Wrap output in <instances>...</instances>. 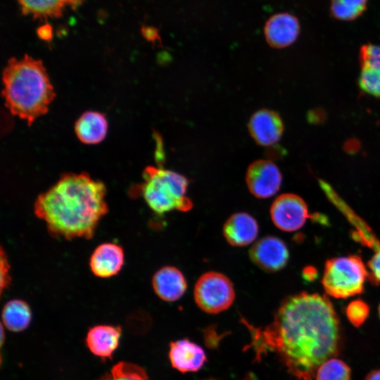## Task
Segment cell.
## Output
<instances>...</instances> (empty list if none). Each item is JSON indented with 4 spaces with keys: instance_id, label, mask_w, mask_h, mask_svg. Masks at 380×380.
<instances>
[{
    "instance_id": "cell-1",
    "label": "cell",
    "mask_w": 380,
    "mask_h": 380,
    "mask_svg": "<svg viewBox=\"0 0 380 380\" xmlns=\"http://www.w3.org/2000/svg\"><path fill=\"white\" fill-rule=\"evenodd\" d=\"M241 322L250 334L246 348L258 360L274 354L296 380H315L318 367L341 353L343 334L338 316L329 299L302 292L282 300L272 321L255 327Z\"/></svg>"
},
{
    "instance_id": "cell-2",
    "label": "cell",
    "mask_w": 380,
    "mask_h": 380,
    "mask_svg": "<svg viewBox=\"0 0 380 380\" xmlns=\"http://www.w3.org/2000/svg\"><path fill=\"white\" fill-rule=\"evenodd\" d=\"M106 195L104 184L87 173H65L37 196L34 210L52 236L88 239L108 213Z\"/></svg>"
},
{
    "instance_id": "cell-3",
    "label": "cell",
    "mask_w": 380,
    "mask_h": 380,
    "mask_svg": "<svg viewBox=\"0 0 380 380\" xmlns=\"http://www.w3.org/2000/svg\"><path fill=\"white\" fill-rule=\"evenodd\" d=\"M5 106L29 125L44 115L56 96L42 61L25 55L11 58L2 75Z\"/></svg>"
},
{
    "instance_id": "cell-4",
    "label": "cell",
    "mask_w": 380,
    "mask_h": 380,
    "mask_svg": "<svg viewBox=\"0 0 380 380\" xmlns=\"http://www.w3.org/2000/svg\"><path fill=\"white\" fill-rule=\"evenodd\" d=\"M142 196L148 207L163 215L177 210L189 211L191 201L186 196L188 180L183 175L163 168L148 166L144 173Z\"/></svg>"
},
{
    "instance_id": "cell-5",
    "label": "cell",
    "mask_w": 380,
    "mask_h": 380,
    "mask_svg": "<svg viewBox=\"0 0 380 380\" xmlns=\"http://www.w3.org/2000/svg\"><path fill=\"white\" fill-rule=\"evenodd\" d=\"M368 270L357 255L336 257L326 262L322 286L326 293L336 298H346L361 293Z\"/></svg>"
},
{
    "instance_id": "cell-6",
    "label": "cell",
    "mask_w": 380,
    "mask_h": 380,
    "mask_svg": "<svg viewBox=\"0 0 380 380\" xmlns=\"http://www.w3.org/2000/svg\"><path fill=\"white\" fill-rule=\"evenodd\" d=\"M198 308L209 314L227 310L234 303L235 292L233 284L224 274L208 272L197 280L194 291Z\"/></svg>"
},
{
    "instance_id": "cell-7",
    "label": "cell",
    "mask_w": 380,
    "mask_h": 380,
    "mask_svg": "<svg viewBox=\"0 0 380 380\" xmlns=\"http://www.w3.org/2000/svg\"><path fill=\"white\" fill-rule=\"evenodd\" d=\"M270 217L278 229L294 232L300 229L310 216L302 198L293 194H284L273 201Z\"/></svg>"
},
{
    "instance_id": "cell-8",
    "label": "cell",
    "mask_w": 380,
    "mask_h": 380,
    "mask_svg": "<svg viewBox=\"0 0 380 380\" xmlns=\"http://www.w3.org/2000/svg\"><path fill=\"white\" fill-rule=\"evenodd\" d=\"M246 181L248 190L258 198H267L279 190L282 176L270 160H258L248 167Z\"/></svg>"
},
{
    "instance_id": "cell-9",
    "label": "cell",
    "mask_w": 380,
    "mask_h": 380,
    "mask_svg": "<svg viewBox=\"0 0 380 380\" xmlns=\"http://www.w3.org/2000/svg\"><path fill=\"white\" fill-rule=\"evenodd\" d=\"M249 256L262 270L274 272L285 267L289 253L282 240L276 236H267L259 239L251 246Z\"/></svg>"
},
{
    "instance_id": "cell-10",
    "label": "cell",
    "mask_w": 380,
    "mask_h": 380,
    "mask_svg": "<svg viewBox=\"0 0 380 380\" xmlns=\"http://www.w3.org/2000/svg\"><path fill=\"white\" fill-rule=\"evenodd\" d=\"M300 31L298 19L289 13H278L271 15L264 26L265 38L267 44L276 49L291 45Z\"/></svg>"
},
{
    "instance_id": "cell-11",
    "label": "cell",
    "mask_w": 380,
    "mask_h": 380,
    "mask_svg": "<svg viewBox=\"0 0 380 380\" xmlns=\"http://www.w3.org/2000/svg\"><path fill=\"white\" fill-rule=\"evenodd\" d=\"M168 355L172 366L183 373L197 372L206 362L203 348L187 338L172 341Z\"/></svg>"
},
{
    "instance_id": "cell-12",
    "label": "cell",
    "mask_w": 380,
    "mask_h": 380,
    "mask_svg": "<svg viewBox=\"0 0 380 380\" xmlns=\"http://www.w3.org/2000/svg\"><path fill=\"white\" fill-rule=\"evenodd\" d=\"M248 130L256 143L267 146L279 140L283 133L284 125L277 113L263 109L252 115L248 123Z\"/></svg>"
},
{
    "instance_id": "cell-13",
    "label": "cell",
    "mask_w": 380,
    "mask_h": 380,
    "mask_svg": "<svg viewBox=\"0 0 380 380\" xmlns=\"http://www.w3.org/2000/svg\"><path fill=\"white\" fill-rule=\"evenodd\" d=\"M360 63V89L369 95L380 97V46L372 44L362 46Z\"/></svg>"
},
{
    "instance_id": "cell-14",
    "label": "cell",
    "mask_w": 380,
    "mask_h": 380,
    "mask_svg": "<svg viewBox=\"0 0 380 380\" xmlns=\"http://www.w3.org/2000/svg\"><path fill=\"white\" fill-rule=\"evenodd\" d=\"M125 255L121 246L114 243H103L92 253L89 266L92 273L100 278L117 274L124 265Z\"/></svg>"
},
{
    "instance_id": "cell-15",
    "label": "cell",
    "mask_w": 380,
    "mask_h": 380,
    "mask_svg": "<svg viewBox=\"0 0 380 380\" xmlns=\"http://www.w3.org/2000/svg\"><path fill=\"white\" fill-rule=\"evenodd\" d=\"M259 227L255 219L248 213L239 212L231 215L223 226V235L233 246L243 247L257 238Z\"/></svg>"
},
{
    "instance_id": "cell-16",
    "label": "cell",
    "mask_w": 380,
    "mask_h": 380,
    "mask_svg": "<svg viewBox=\"0 0 380 380\" xmlns=\"http://www.w3.org/2000/svg\"><path fill=\"white\" fill-rule=\"evenodd\" d=\"M153 289L163 300L174 302L179 300L186 292V280L182 272L172 266L159 269L152 279Z\"/></svg>"
},
{
    "instance_id": "cell-17",
    "label": "cell",
    "mask_w": 380,
    "mask_h": 380,
    "mask_svg": "<svg viewBox=\"0 0 380 380\" xmlns=\"http://www.w3.org/2000/svg\"><path fill=\"white\" fill-rule=\"evenodd\" d=\"M122 329L119 326L96 325L89 329L86 344L95 355L103 359H111L118 348Z\"/></svg>"
},
{
    "instance_id": "cell-18",
    "label": "cell",
    "mask_w": 380,
    "mask_h": 380,
    "mask_svg": "<svg viewBox=\"0 0 380 380\" xmlns=\"http://www.w3.org/2000/svg\"><path fill=\"white\" fill-rule=\"evenodd\" d=\"M108 130L105 115L95 111L84 113L75 125V134L80 141L87 144H96L104 139Z\"/></svg>"
},
{
    "instance_id": "cell-19",
    "label": "cell",
    "mask_w": 380,
    "mask_h": 380,
    "mask_svg": "<svg viewBox=\"0 0 380 380\" xmlns=\"http://www.w3.org/2000/svg\"><path fill=\"white\" fill-rule=\"evenodd\" d=\"M320 185L326 194L329 196V198L333 200L335 204L337 205V206L338 205L341 210L345 214H346V216L348 217L350 222H352L357 229V231L354 233L355 238L360 239V241L373 248L375 251L379 250L380 242L375 237L371 229L367 225V224L356 216L355 213H353L352 210H350L349 208L347 207L346 205L343 204V202L341 201V199L338 198V196L328 184L324 182L323 181H320Z\"/></svg>"
},
{
    "instance_id": "cell-20",
    "label": "cell",
    "mask_w": 380,
    "mask_h": 380,
    "mask_svg": "<svg viewBox=\"0 0 380 380\" xmlns=\"http://www.w3.org/2000/svg\"><path fill=\"white\" fill-rule=\"evenodd\" d=\"M23 15L34 20L61 18L67 7L62 0H16Z\"/></svg>"
},
{
    "instance_id": "cell-21",
    "label": "cell",
    "mask_w": 380,
    "mask_h": 380,
    "mask_svg": "<svg viewBox=\"0 0 380 380\" xmlns=\"http://www.w3.org/2000/svg\"><path fill=\"white\" fill-rule=\"evenodd\" d=\"M1 317L3 324L8 330L20 332L28 327L31 322L32 313L26 302L14 299L5 304Z\"/></svg>"
},
{
    "instance_id": "cell-22",
    "label": "cell",
    "mask_w": 380,
    "mask_h": 380,
    "mask_svg": "<svg viewBox=\"0 0 380 380\" xmlns=\"http://www.w3.org/2000/svg\"><path fill=\"white\" fill-rule=\"evenodd\" d=\"M367 3L368 0H331L330 13L339 20H354L365 13Z\"/></svg>"
},
{
    "instance_id": "cell-23",
    "label": "cell",
    "mask_w": 380,
    "mask_h": 380,
    "mask_svg": "<svg viewBox=\"0 0 380 380\" xmlns=\"http://www.w3.org/2000/svg\"><path fill=\"white\" fill-rule=\"evenodd\" d=\"M351 369L343 360L331 357L317 369L315 380H350Z\"/></svg>"
},
{
    "instance_id": "cell-24",
    "label": "cell",
    "mask_w": 380,
    "mask_h": 380,
    "mask_svg": "<svg viewBox=\"0 0 380 380\" xmlns=\"http://www.w3.org/2000/svg\"><path fill=\"white\" fill-rule=\"evenodd\" d=\"M99 380H148L146 372L141 367L122 362L113 366L111 371Z\"/></svg>"
},
{
    "instance_id": "cell-25",
    "label": "cell",
    "mask_w": 380,
    "mask_h": 380,
    "mask_svg": "<svg viewBox=\"0 0 380 380\" xmlns=\"http://www.w3.org/2000/svg\"><path fill=\"white\" fill-rule=\"evenodd\" d=\"M369 314V306L361 299H356L351 301L346 308V315L355 327H361Z\"/></svg>"
},
{
    "instance_id": "cell-26",
    "label": "cell",
    "mask_w": 380,
    "mask_h": 380,
    "mask_svg": "<svg viewBox=\"0 0 380 380\" xmlns=\"http://www.w3.org/2000/svg\"><path fill=\"white\" fill-rule=\"evenodd\" d=\"M368 278L373 284H380V249L368 262Z\"/></svg>"
},
{
    "instance_id": "cell-27",
    "label": "cell",
    "mask_w": 380,
    "mask_h": 380,
    "mask_svg": "<svg viewBox=\"0 0 380 380\" xmlns=\"http://www.w3.org/2000/svg\"><path fill=\"white\" fill-rule=\"evenodd\" d=\"M9 265L7 257L5 255L4 250L1 251V291L7 288L10 284L9 277Z\"/></svg>"
},
{
    "instance_id": "cell-28",
    "label": "cell",
    "mask_w": 380,
    "mask_h": 380,
    "mask_svg": "<svg viewBox=\"0 0 380 380\" xmlns=\"http://www.w3.org/2000/svg\"><path fill=\"white\" fill-rule=\"evenodd\" d=\"M37 32L39 37L44 41H49L52 39V37H53L52 27L48 23H46L40 26L37 29Z\"/></svg>"
},
{
    "instance_id": "cell-29",
    "label": "cell",
    "mask_w": 380,
    "mask_h": 380,
    "mask_svg": "<svg viewBox=\"0 0 380 380\" xmlns=\"http://www.w3.org/2000/svg\"><path fill=\"white\" fill-rule=\"evenodd\" d=\"M317 271L312 267H307L303 270V277L308 281H311L316 277Z\"/></svg>"
},
{
    "instance_id": "cell-30",
    "label": "cell",
    "mask_w": 380,
    "mask_h": 380,
    "mask_svg": "<svg viewBox=\"0 0 380 380\" xmlns=\"http://www.w3.org/2000/svg\"><path fill=\"white\" fill-rule=\"evenodd\" d=\"M66 6L70 7L72 9H76L82 4L83 0H62Z\"/></svg>"
},
{
    "instance_id": "cell-31",
    "label": "cell",
    "mask_w": 380,
    "mask_h": 380,
    "mask_svg": "<svg viewBox=\"0 0 380 380\" xmlns=\"http://www.w3.org/2000/svg\"><path fill=\"white\" fill-rule=\"evenodd\" d=\"M365 380H380V369L371 371L367 374Z\"/></svg>"
},
{
    "instance_id": "cell-32",
    "label": "cell",
    "mask_w": 380,
    "mask_h": 380,
    "mask_svg": "<svg viewBox=\"0 0 380 380\" xmlns=\"http://www.w3.org/2000/svg\"><path fill=\"white\" fill-rule=\"evenodd\" d=\"M378 311H379V318H380V304H379V306Z\"/></svg>"
},
{
    "instance_id": "cell-33",
    "label": "cell",
    "mask_w": 380,
    "mask_h": 380,
    "mask_svg": "<svg viewBox=\"0 0 380 380\" xmlns=\"http://www.w3.org/2000/svg\"><path fill=\"white\" fill-rule=\"evenodd\" d=\"M206 380H214V379H206Z\"/></svg>"
}]
</instances>
